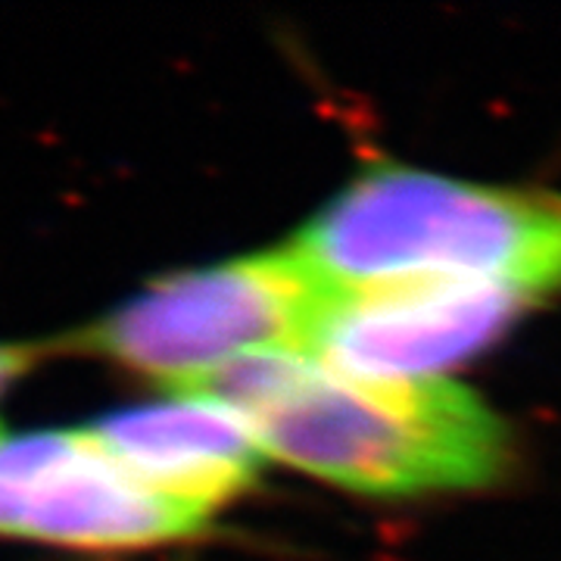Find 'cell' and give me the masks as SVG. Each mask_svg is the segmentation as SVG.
<instances>
[{
	"mask_svg": "<svg viewBox=\"0 0 561 561\" xmlns=\"http://www.w3.org/2000/svg\"><path fill=\"white\" fill-rule=\"evenodd\" d=\"M35 346H0V393L35 365Z\"/></svg>",
	"mask_w": 561,
	"mask_h": 561,
	"instance_id": "7",
	"label": "cell"
},
{
	"mask_svg": "<svg viewBox=\"0 0 561 561\" xmlns=\"http://www.w3.org/2000/svg\"><path fill=\"white\" fill-rule=\"evenodd\" d=\"M537 302L478 280L328 287L302 353L350 378L431 381L493 346Z\"/></svg>",
	"mask_w": 561,
	"mask_h": 561,
	"instance_id": "4",
	"label": "cell"
},
{
	"mask_svg": "<svg viewBox=\"0 0 561 561\" xmlns=\"http://www.w3.org/2000/svg\"><path fill=\"white\" fill-rule=\"evenodd\" d=\"M324 287L397 280L561 287V197L412 165H371L287 243Z\"/></svg>",
	"mask_w": 561,
	"mask_h": 561,
	"instance_id": "2",
	"label": "cell"
},
{
	"mask_svg": "<svg viewBox=\"0 0 561 561\" xmlns=\"http://www.w3.org/2000/svg\"><path fill=\"white\" fill-rule=\"evenodd\" d=\"M184 390L228 405L262 456L362 496L483 490L512 461L500 412L446 378L365 381L306 353L268 350L228 362Z\"/></svg>",
	"mask_w": 561,
	"mask_h": 561,
	"instance_id": "1",
	"label": "cell"
},
{
	"mask_svg": "<svg viewBox=\"0 0 561 561\" xmlns=\"http://www.w3.org/2000/svg\"><path fill=\"white\" fill-rule=\"evenodd\" d=\"M84 431L140 486L206 518L241 496L265 459L250 427L203 393L119 409Z\"/></svg>",
	"mask_w": 561,
	"mask_h": 561,
	"instance_id": "6",
	"label": "cell"
},
{
	"mask_svg": "<svg viewBox=\"0 0 561 561\" xmlns=\"http://www.w3.org/2000/svg\"><path fill=\"white\" fill-rule=\"evenodd\" d=\"M206 522L128 478L88 431L0 437V537L147 549L187 540Z\"/></svg>",
	"mask_w": 561,
	"mask_h": 561,
	"instance_id": "5",
	"label": "cell"
},
{
	"mask_svg": "<svg viewBox=\"0 0 561 561\" xmlns=\"http://www.w3.org/2000/svg\"><path fill=\"white\" fill-rule=\"evenodd\" d=\"M324 290L280 247L153 280L76 343L184 390L253 353H302Z\"/></svg>",
	"mask_w": 561,
	"mask_h": 561,
	"instance_id": "3",
	"label": "cell"
}]
</instances>
